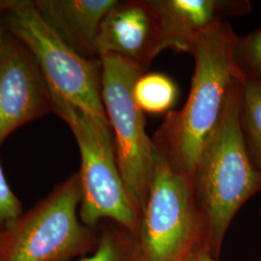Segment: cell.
I'll use <instances>...</instances> for the list:
<instances>
[{
	"label": "cell",
	"mask_w": 261,
	"mask_h": 261,
	"mask_svg": "<svg viewBox=\"0 0 261 261\" xmlns=\"http://www.w3.org/2000/svg\"><path fill=\"white\" fill-rule=\"evenodd\" d=\"M162 28V48L190 53L203 32L227 18L251 12L248 0H150Z\"/></svg>",
	"instance_id": "obj_10"
},
{
	"label": "cell",
	"mask_w": 261,
	"mask_h": 261,
	"mask_svg": "<svg viewBox=\"0 0 261 261\" xmlns=\"http://www.w3.org/2000/svg\"><path fill=\"white\" fill-rule=\"evenodd\" d=\"M161 51V22L150 0L118 1L105 17L97 39L99 59L115 55L147 72Z\"/></svg>",
	"instance_id": "obj_9"
},
{
	"label": "cell",
	"mask_w": 261,
	"mask_h": 261,
	"mask_svg": "<svg viewBox=\"0 0 261 261\" xmlns=\"http://www.w3.org/2000/svg\"><path fill=\"white\" fill-rule=\"evenodd\" d=\"M22 214L21 203L12 192L0 164V232L10 230Z\"/></svg>",
	"instance_id": "obj_16"
},
{
	"label": "cell",
	"mask_w": 261,
	"mask_h": 261,
	"mask_svg": "<svg viewBox=\"0 0 261 261\" xmlns=\"http://www.w3.org/2000/svg\"><path fill=\"white\" fill-rule=\"evenodd\" d=\"M51 107L46 81L31 53L8 37L0 55V144Z\"/></svg>",
	"instance_id": "obj_8"
},
{
	"label": "cell",
	"mask_w": 261,
	"mask_h": 261,
	"mask_svg": "<svg viewBox=\"0 0 261 261\" xmlns=\"http://www.w3.org/2000/svg\"><path fill=\"white\" fill-rule=\"evenodd\" d=\"M203 224L191 179L158 155L149 196L140 216L144 261H184Z\"/></svg>",
	"instance_id": "obj_7"
},
{
	"label": "cell",
	"mask_w": 261,
	"mask_h": 261,
	"mask_svg": "<svg viewBox=\"0 0 261 261\" xmlns=\"http://www.w3.org/2000/svg\"><path fill=\"white\" fill-rule=\"evenodd\" d=\"M233 57L243 77L261 81V28L244 37H237Z\"/></svg>",
	"instance_id": "obj_15"
},
{
	"label": "cell",
	"mask_w": 261,
	"mask_h": 261,
	"mask_svg": "<svg viewBox=\"0 0 261 261\" xmlns=\"http://www.w3.org/2000/svg\"><path fill=\"white\" fill-rule=\"evenodd\" d=\"M5 28L34 57L50 94L109 123L101 94V63L79 55L41 17L33 1L5 0Z\"/></svg>",
	"instance_id": "obj_4"
},
{
	"label": "cell",
	"mask_w": 261,
	"mask_h": 261,
	"mask_svg": "<svg viewBox=\"0 0 261 261\" xmlns=\"http://www.w3.org/2000/svg\"><path fill=\"white\" fill-rule=\"evenodd\" d=\"M260 214H261V211H260Z\"/></svg>",
	"instance_id": "obj_20"
},
{
	"label": "cell",
	"mask_w": 261,
	"mask_h": 261,
	"mask_svg": "<svg viewBox=\"0 0 261 261\" xmlns=\"http://www.w3.org/2000/svg\"><path fill=\"white\" fill-rule=\"evenodd\" d=\"M243 75L207 140L191 178L209 241L218 248L238 210L261 191V172L246 149L239 123Z\"/></svg>",
	"instance_id": "obj_2"
},
{
	"label": "cell",
	"mask_w": 261,
	"mask_h": 261,
	"mask_svg": "<svg viewBox=\"0 0 261 261\" xmlns=\"http://www.w3.org/2000/svg\"><path fill=\"white\" fill-rule=\"evenodd\" d=\"M50 100L53 110L74 134L81 153L82 223L92 228L110 220L138 235L140 215L122 180L111 125L64 100L56 97Z\"/></svg>",
	"instance_id": "obj_3"
},
{
	"label": "cell",
	"mask_w": 261,
	"mask_h": 261,
	"mask_svg": "<svg viewBox=\"0 0 261 261\" xmlns=\"http://www.w3.org/2000/svg\"><path fill=\"white\" fill-rule=\"evenodd\" d=\"M184 261H216L205 249L198 248L191 252Z\"/></svg>",
	"instance_id": "obj_17"
},
{
	"label": "cell",
	"mask_w": 261,
	"mask_h": 261,
	"mask_svg": "<svg viewBox=\"0 0 261 261\" xmlns=\"http://www.w3.org/2000/svg\"><path fill=\"white\" fill-rule=\"evenodd\" d=\"M8 37L5 34V24L2 17V2L0 1V55L2 54Z\"/></svg>",
	"instance_id": "obj_18"
},
{
	"label": "cell",
	"mask_w": 261,
	"mask_h": 261,
	"mask_svg": "<svg viewBox=\"0 0 261 261\" xmlns=\"http://www.w3.org/2000/svg\"><path fill=\"white\" fill-rule=\"evenodd\" d=\"M80 261H144L139 246L120 230L108 227L103 231L93 254Z\"/></svg>",
	"instance_id": "obj_14"
},
{
	"label": "cell",
	"mask_w": 261,
	"mask_h": 261,
	"mask_svg": "<svg viewBox=\"0 0 261 261\" xmlns=\"http://www.w3.org/2000/svg\"><path fill=\"white\" fill-rule=\"evenodd\" d=\"M100 63L102 100L114 134L117 165L130 200L141 216L158 157L145 130L144 112L133 93L137 80L147 72L115 55L102 56Z\"/></svg>",
	"instance_id": "obj_5"
},
{
	"label": "cell",
	"mask_w": 261,
	"mask_h": 261,
	"mask_svg": "<svg viewBox=\"0 0 261 261\" xmlns=\"http://www.w3.org/2000/svg\"><path fill=\"white\" fill-rule=\"evenodd\" d=\"M239 123L246 149L261 172V81L243 77Z\"/></svg>",
	"instance_id": "obj_12"
},
{
	"label": "cell",
	"mask_w": 261,
	"mask_h": 261,
	"mask_svg": "<svg viewBox=\"0 0 261 261\" xmlns=\"http://www.w3.org/2000/svg\"><path fill=\"white\" fill-rule=\"evenodd\" d=\"M2 241H3V233L0 232V250H1V246H2Z\"/></svg>",
	"instance_id": "obj_19"
},
{
	"label": "cell",
	"mask_w": 261,
	"mask_h": 261,
	"mask_svg": "<svg viewBox=\"0 0 261 261\" xmlns=\"http://www.w3.org/2000/svg\"><path fill=\"white\" fill-rule=\"evenodd\" d=\"M237 37L230 23L223 20L193 43L189 54L195 70L189 98L181 110L167 113L154 135L159 156L190 179L222 119L236 80L242 75L234 61Z\"/></svg>",
	"instance_id": "obj_1"
},
{
	"label": "cell",
	"mask_w": 261,
	"mask_h": 261,
	"mask_svg": "<svg viewBox=\"0 0 261 261\" xmlns=\"http://www.w3.org/2000/svg\"><path fill=\"white\" fill-rule=\"evenodd\" d=\"M81 201L76 173L3 233L0 261H68L88 251L93 234L79 220Z\"/></svg>",
	"instance_id": "obj_6"
},
{
	"label": "cell",
	"mask_w": 261,
	"mask_h": 261,
	"mask_svg": "<svg viewBox=\"0 0 261 261\" xmlns=\"http://www.w3.org/2000/svg\"><path fill=\"white\" fill-rule=\"evenodd\" d=\"M41 17L75 51L90 60L99 59L97 39L108 13L117 0H36ZM100 60V59H99Z\"/></svg>",
	"instance_id": "obj_11"
},
{
	"label": "cell",
	"mask_w": 261,
	"mask_h": 261,
	"mask_svg": "<svg viewBox=\"0 0 261 261\" xmlns=\"http://www.w3.org/2000/svg\"><path fill=\"white\" fill-rule=\"evenodd\" d=\"M133 93L142 112L159 114L170 112L176 102L178 90L168 75L145 73L137 80Z\"/></svg>",
	"instance_id": "obj_13"
}]
</instances>
